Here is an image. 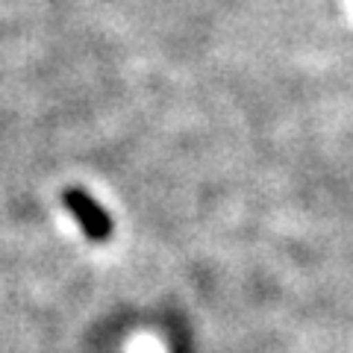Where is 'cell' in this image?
<instances>
[{
    "instance_id": "6da1fadb",
    "label": "cell",
    "mask_w": 353,
    "mask_h": 353,
    "mask_svg": "<svg viewBox=\"0 0 353 353\" xmlns=\"http://www.w3.org/2000/svg\"><path fill=\"white\" fill-rule=\"evenodd\" d=\"M65 203L71 206V212L77 215V221L83 224V230L92 239H106L109 236V230H112V224H109V218L101 206H97L92 197H88L85 192H77L71 189L68 194H65Z\"/></svg>"
}]
</instances>
